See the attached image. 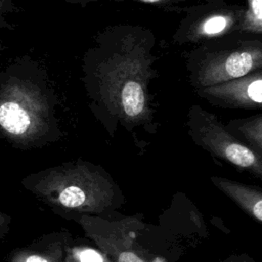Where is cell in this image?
<instances>
[{
    "label": "cell",
    "mask_w": 262,
    "mask_h": 262,
    "mask_svg": "<svg viewBox=\"0 0 262 262\" xmlns=\"http://www.w3.org/2000/svg\"><path fill=\"white\" fill-rule=\"evenodd\" d=\"M188 134L211 156L262 180V154L237 139L219 118L199 104L189 107Z\"/></svg>",
    "instance_id": "3957f363"
},
{
    "label": "cell",
    "mask_w": 262,
    "mask_h": 262,
    "mask_svg": "<svg viewBox=\"0 0 262 262\" xmlns=\"http://www.w3.org/2000/svg\"><path fill=\"white\" fill-rule=\"evenodd\" d=\"M20 11V8L13 0H0V29L13 30L14 24L10 21L9 16Z\"/></svg>",
    "instance_id": "30bf717a"
},
{
    "label": "cell",
    "mask_w": 262,
    "mask_h": 262,
    "mask_svg": "<svg viewBox=\"0 0 262 262\" xmlns=\"http://www.w3.org/2000/svg\"><path fill=\"white\" fill-rule=\"evenodd\" d=\"M58 200L64 207L78 208L86 202V194L78 186H68L59 191Z\"/></svg>",
    "instance_id": "9c48e42d"
},
{
    "label": "cell",
    "mask_w": 262,
    "mask_h": 262,
    "mask_svg": "<svg viewBox=\"0 0 262 262\" xmlns=\"http://www.w3.org/2000/svg\"><path fill=\"white\" fill-rule=\"evenodd\" d=\"M223 262H238V259H237V256L231 255L228 258H226Z\"/></svg>",
    "instance_id": "9a60e30c"
},
{
    "label": "cell",
    "mask_w": 262,
    "mask_h": 262,
    "mask_svg": "<svg viewBox=\"0 0 262 262\" xmlns=\"http://www.w3.org/2000/svg\"><path fill=\"white\" fill-rule=\"evenodd\" d=\"M27 262H47L45 259L41 258V257H37V256H32L30 257Z\"/></svg>",
    "instance_id": "5bb4252c"
},
{
    "label": "cell",
    "mask_w": 262,
    "mask_h": 262,
    "mask_svg": "<svg viewBox=\"0 0 262 262\" xmlns=\"http://www.w3.org/2000/svg\"><path fill=\"white\" fill-rule=\"evenodd\" d=\"M225 126L237 139L262 154V114L233 119Z\"/></svg>",
    "instance_id": "52a82bcc"
},
{
    "label": "cell",
    "mask_w": 262,
    "mask_h": 262,
    "mask_svg": "<svg viewBox=\"0 0 262 262\" xmlns=\"http://www.w3.org/2000/svg\"><path fill=\"white\" fill-rule=\"evenodd\" d=\"M118 262H144V261L131 252H124L120 254Z\"/></svg>",
    "instance_id": "7c38bea8"
},
{
    "label": "cell",
    "mask_w": 262,
    "mask_h": 262,
    "mask_svg": "<svg viewBox=\"0 0 262 262\" xmlns=\"http://www.w3.org/2000/svg\"><path fill=\"white\" fill-rule=\"evenodd\" d=\"M246 1V11L238 33L262 35V0Z\"/></svg>",
    "instance_id": "ba28073f"
},
{
    "label": "cell",
    "mask_w": 262,
    "mask_h": 262,
    "mask_svg": "<svg viewBox=\"0 0 262 262\" xmlns=\"http://www.w3.org/2000/svg\"><path fill=\"white\" fill-rule=\"evenodd\" d=\"M181 11L185 15L172 36L173 43L200 45L238 33L246 6L227 1L201 2Z\"/></svg>",
    "instance_id": "277c9868"
},
{
    "label": "cell",
    "mask_w": 262,
    "mask_h": 262,
    "mask_svg": "<svg viewBox=\"0 0 262 262\" xmlns=\"http://www.w3.org/2000/svg\"><path fill=\"white\" fill-rule=\"evenodd\" d=\"M4 48H5V45L0 41V51H1V50H3Z\"/></svg>",
    "instance_id": "2e32d148"
},
{
    "label": "cell",
    "mask_w": 262,
    "mask_h": 262,
    "mask_svg": "<svg viewBox=\"0 0 262 262\" xmlns=\"http://www.w3.org/2000/svg\"><path fill=\"white\" fill-rule=\"evenodd\" d=\"M155 44L152 32L145 27H105L83 56L85 83L102 97L115 98L127 117H140L147 107V85L157 76Z\"/></svg>",
    "instance_id": "6da1fadb"
},
{
    "label": "cell",
    "mask_w": 262,
    "mask_h": 262,
    "mask_svg": "<svg viewBox=\"0 0 262 262\" xmlns=\"http://www.w3.org/2000/svg\"><path fill=\"white\" fill-rule=\"evenodd\" d=\"M79 259L81 262H103L102 256L91 249L82 250L79 253Z\"/></svg>",
    "instance_id": "8fae6325"
},
{
    "label": "cell",
    "mask_w": 262,
    "mask_h": 262,
    "mask_svg": "<svg viewBox=\"0 0 262 262\" xmlns=\"http://www.w3.org/2000/svg\"><path fill=\"white\" fill-rule=\"evenodd\" d=\"M210 104L222 108H262V69L245 77L194 90Z\"/></svg>",
    "instance_id": "5b68a950"
},
{
    "label": "cell",
    "mask_w": 262,
    "mask_h": 262,
    "mask_svg": "<svg viewBox=\"0 0 262 262\" xmlns=\"http://www.w3.org/2000/svg\"><path fill=\"white\" fill-rule=\"evenodd\" d=\"M211 181L244 212L262 223V189L222 176H211Z\"/></svg>",
    "instance_id": "8992f818"
},
{
    "label": "cell",
    "mask_w": 262,
    "mask_h": 262,
    "mask_svg": "<svg viewBox=\"0 0 262 262\" xmlns=\"http://www.w3.org/2000/svg\"><path fill=\"white\" fill-rule=\"evenodd\" d=\"M237 259L238 262H256L250 255H248L247 253H243L241 255H237Z\"/></svg>",
    "instance_id": "4fadbf2b"
},
{
    "label": "cell",
    "mask_w": 262,
    "mask_h": 262,
    "mask_svg": "<svg viewBox=\"0 0 262 262\" xmlns=\"http://www.w3.org/2000/svg\"><path fill=\"white\" fill-rule=\"evenodd\" d=\"M193 89L226 83L262 69V35L234 33L198 45L185 54Z\"/></svg>",
    "instance_id": "7a4b0ae2"
}]
</instances>
